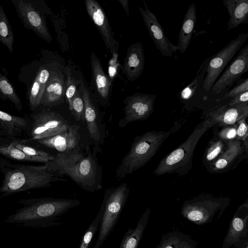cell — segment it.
I'll list each match as a JSON object with an SVG mask.
<instances>
[{
	"label": "cell",
	"instance_id": "1",
	"mask_svg": "<svg viewBox=\"0 0 248 248\" xmlns=\"http://www.w3.org/2000/svg\"><path fill=\"white\" fill-rule=\"evenodd\" d=\"M100 149L97 146L93 151L88 146L84 149L79 146L58 154L46 163L49 170L58 175H66L83 189L94 192L102 188V168L96 157Z\"/></svg>",
	"mask_w": 248,
	"mask_h": 248
},
{
	"label": "cell",
	"instance_id": "2",
	"mask_svg": "<svg viewBox=\"0 0 248 248\" xmlns=\"http://www.w3.org/2000/svg\"><path fill=\"white\" fill-rule=\"evenodd\" d=\"M23 207L4 220L32 228H45L60 225V217L70 209L80 205L77 199L45 197L22 199Z\"/></svg>",
	"mask_w": 248,
	"mask_h": 248
},
{
	"label": "cell",
	"instance_id": "3",
	"mask_svg": "<svg viewBox=\"0 0 248 248\" xmlns=\"http://www.w3.org/2000/svg\"><path fill=\"white\" fill-rule=\"evenodd\" d=\"M0 170L3 174L0 187L2 196L49 187L54 182L66 181L49 170L46 163L39 166L15 164L1 158Z\"/></svg>",
	"mask_w": 248,
	"mask_h": 248
},
{
	"label": "cell",
	"instance_id": "4",
	"mask_svg": "<svg viewBox=\"0 0 248 248\" xmlns=\"http://www.w3.org/2000/svg\"><path fill=\"white\" fill-rule=\"evenodd\" d=\"M174 125L169 131L147 132L135 137L127 154L116 170V177L123 178L144 166L155 155L162 144L179 128Z\"/></svg>",
	"mask_w": 248,
	"mask_h": 248
},
{
	"label": "cell",
	"instance_id": "5",
	"mask_svg": "<svg viewBox=\"0 0 248 248\" xmlns=\"http://www.w3.org/2000/svg\"><path fill=\"white\" fill-rule=\"evenodd\" d=\"M216 124L210 118L200 123L186 140L163 158L154 171L156 176L164 174H177L183 176L192 167V160L197 144L203 135Z\"/></svg>",
	"mask_w": 248,
	"mask_h": 248
},
{
	"label": "cell",
	"instance_id": "6",
	"mask_svg": "<svg viewBox=\"0 0 248 248\" xmlns=\"http://www.w3.org/2000/svg\"><path fill=\"white\" fill-rule=\"evenodd\" d=\"M41 55L23 66L18 74V80L26 87V96L31 110L33 111L41 104L46 85L48 80L52 51L42 49Z\"/></svg>",
	"mask_w": 248,
	"mask_h": 248
},
{
	"label": "cell",
	"instance_id": "7",
	"mask_svg": "<svg viewBox=\"0 0 248 248\" xmlns=\"http://www.w3.org/2000/svg\"><path fill=\"white\" fill-rule=\"evenodd\" d=\"M130 188L125 182L105 190L102 203V217L98 229V236L93 248H99L113 231L126 203Z\"/></svg>",
	"mask_w": 248,
	"mask_h": 248
},
{
	"label": "cell",
	"instance_id": "8",
	"mask_svg": "<svg viewBox=\"0 0 248 248\" xmlns=\"http://www.w3.org/2000/svg\"><path fill=\"white\" fill-rule=\"evenodd\" d=\"M228 197H215L210 194L201 195L186 201L181 208L183 216L190 221L203 225L215 217H220L229 205Z\"/></svg>",
	"mask_w": 248,
	"mask_h": 248
},
{
	"label": "cell",
	"instance_id": "9",
	"mask_svg": "<svg viewBox=\"0 0 248 248\" xmlns=\"http://www.w3.org/2000/svg\"><path fill=\"white\" fill-rule=\"evenodd\" d=\"M11 2L26 29L31 30L47 42H52L46 18L50 11L43 0H12Z\"/></svg>",
	"mask_w": 248,
	"mask_h": 248
},
{
	"label": "cell",
	"instance_id": "10",
	"mask_svg": "<svg viewBox=\"0 0 248 248\" xmlns=\"http://www.w3.org/2000/svg\"><path fill=\"white\" fill-rule=\"evenodd\" d=\"M248 38V32L239 34L220 50L205 60V76L202 85L206 92L210 91L215 81L245 44Z\"/></svg>",
	"mask_w": 248,
	"mask_h": 248
},
{
	"label": "cell",
	"instance_id": "11",
	"mask_svg": "<svg viewBox=\"0 0 248 248\" xmlns=\"http://www.w3.org/2000/svg\"><path fill=\"white\" fill-rule=\"evenodd\" d=\"M32 123L30 140H39L53 137L69 127L70 124L59 113L49 108L42 109L32 115Z\"/></svg>",
	"mask_w": 248,
	"mask_h": 248
},
{
	"label": "cell",
	"instance_id": "12",
	"mask_svg": "<svg viewBox=\"0 0 248 248\" xmlns=\"http://www.w3.org/2000/svg\"><path fill=\"white\" fill-rule=\"evenodd\" d=\"M65 63L57 54L52 52L49 76L43 95L41 106L51 108L63 102L65 77Z\"/></svg>",
	"mask_w": 248,
	"mask_h": 248
},
{
	"label": "cell",
	"instance_id": "13",
	"mask_svg": "<svg viewBox=\"0 0 248 248\" xmlns=\"http://www.w3.org/2000/svg\"><path fill=\"white\" fill-rule=\"evenodd\" d=\"M84 102V121L86 122L87 130L95 145L104 144L106 137L98 102L84 79L80 85Z\"/></svg>",
	"mask_w": 248,
	"mask_h": 248
},
{
	"label": "cell",
	"instance_id": "14",
	"mask_svg": "<svg viewBox=\"0 0 248 248\" xmlns=\"http://www.w3.org/2000/svg\"><path fill=\"white\" fill-rule=\"evenodd\" d=\"M156 97L154 94L139 93L126 97L123 101L124 116L119 121V126L124 127L130 123L148 119L155 110Z\"/></svg>",
	"mask_w": 248,
	"mask_h": 248
},
{
	"label": "cell",
	"instance_id": "15",
	"mask_svg": "<svg viewBox=\"0 0 248 248\" xmlns=\"http://www.w3.org/2000/svg\"><path fill=\"white\" fill-rule=\"evenodd\" d=\"M248 71V44L239 51L230 64L222 72L210 91L214 94L228 92L240 77Z\"/></svg>",
	"mask_w": 248,
	"mask_h": 248
},
{
	"label": "cell",
	"instance_id": "16",
	"mask_svg": "<svg viewBox=\"0 0 248 248\" xmlns=\"http://www.w3.org/2000/svg\"><path fill=\"white\" fill-rule=\"evenodd\" d=\"M248 140L235 139L228 141L223 154L206 169L211 173L226 172L234 169L248 154Z\"/></svg>",
	"mask_w": 248,
	"mask_h": 248
},
{
	"label": "cell",
	"instance_id": "17",
	"mask_svg": "<svg viewBox=\"0 0 248 248\" xmlns=\"http://www.w3.org/2000/svg\"><path fill=\"white\" fill-rule=\"evenodd\" d=\"M92 79L89 87L98 104L104 107L109 105L111 81L105 73L99 58L93 52L90 54Z\"/></svg>",
	"mask_w": 248,
	"mask_h": 248
},
{
	"label": "cell",
	"instance_id": "18",
	"mask_svg": "<svg viewBox=\"0 0 248 248\" xmlns=\"http://www.w3.org/2000/svg\"><path fill=\"white\" fill-rule=\"evenodd\" d=\"M85 3L87 12L100 32L107 50L112 55L117 54L118 43L114 37L104 9L95 0H85Z\"/></svg>",
	"mask_w": 248,
	"mask_h": 248
},
{
	"label": "cell",
	"instance_id": "19",
	"mask_svg": "<svg viewBox=\"0 0 248 248\" xmlns=\"http://www.w3.org/2000/svg\"><path fill=\"white\" fill-rule=\"evenodd\" d=\"M143 1L145 8L139 7V10L156 47L164 56L171 57L173 54H175L178 50L177 46L174 45L169 40L155 15L148 8L144 0Z\"/></svg>",
	"mask_w": 248,
	"mask_h": 248
},
{
	"label": "cell",
	"instance_id": "20",
	"mask_svg": "<svg viewBox=\"0 0 248 248\" xmlns=\"http://www.w3.org/2000/svg\"><path fill=\"white\" fill-rule=\"evenodd\" d=\"M248 234V203L246 201L236 210L230 223L222 248L236 246Z\"/></svg>",
	"mask_w": 248,
	"mask_h": 248
},
{
	"label": "cell",
	"instance_id": "21",
	"mask_svg": "<svg viewBox=\"0 0 248 248\" xmlns=\"http://www.w3.org/2000/svg\"><path fill=\"white\" fill-rule=\"evenodd\" d=\"M79 127L74 124L70 125L65 131L53 137L38 140V142L47 147L54 149L60 153H65L78 148L80 140Z\"/></svg>",
	"mask_w": 248,
	"mask_h": 248
},
{
	"label": "cell",
	"instance_id": "22",
	"mask_svg": "<svg viewBox=\"0 0 248 248\" xmlns=\"http://www.w3.org/2000/svg\"><path fill=\"white\" fill-rule=\"evenodd\" d=\"M145 64L144 49L140 42L132 44L127 48L122 66V72L126 78L134 81L142 74Z\"/></svg>",
	"mask_w": 248,
	"mask_h": 248
},
{
	"label": "cell",
	"instance_id": "23",
	"mask_svg": "<svg viewBox=\"0 0 248 248\" xmlns=\"http://www.w3.org/2000/svg\"><path fill=\"white\" fill-rule=\"evenodd\" d=\"M212 118L216 124L222 126L236 124L248 116V102L232 106L228 105L218 108L212 112Z\"/></svg>",
	"mask_w": 248,
	"mask_h": 248
},
{
	"label": "cell",
	"instance_id": "24",
	"mask_svg": "<svg viewBox=\"0 0 248 248\" xmlns=\"http://www.w3.org/2000/svg\"><path fill=\"white\" fill-rule=\"evenodd\" d=\"M222 4L229 16L228 31L248 23V0H223Z\"/></svg>",
	"mask_w": 248,
	"mask_h": 248
},
{
	"label": "cell",
	"instance_id": "25",
	"mask_svg": "<svg viewBox=\"0 0 248 248\" xmlns=\"http://www.w3.org/2000/svg\"><path fill=\"white\" fill-rule=\"evenodd\" d=\"M64 73L65 77L64 98L71 108L72 99L82 82L85 79L80 68L71 60L65 65Z\"/></svg>",
	"mask_w": 248,
	"mask_h": 248
},
{
	"label": "cell",
	"instance_id": "26",
	"mask_svg": "<svg viewBox=\"0 0 248 248\" xmlns=\"http://www.w3.org/2000/svg\"><path fill=\"white\" fill-rule=\"evenodd\" d=\"M196 7L194 3L188 8L185 15L178 38V50L184 53L191 40L197 20Z\"/></svg>",
	"mask_w": 248,
	"mask_h": 248
},
{
	"label": "cell",
	"instance_id": "27",
	"mask_svg": "<svg viewBox=\"0 0 248 248\" xmlns=\"http://www.w3.org/2000/svg\"><path fill=\"white\" fill-rule=\"evenodd\" d=\"M151 209L147 208L134 228L125 232L119 248H138L147 226Z\"/></svg>",
	"mask_w": 248,
	"mask_h": 248
},
{
	"label": "cell",
	"instance_id": "28",
	"mask_svg": "<svg viewBox=\"0 0 248 248\" xmlns=\"http://www.w3.org/2000/svg\"><path fill=\"white\" fill-rule=\"evenodd\" d=\"M157 248H199L197 241L178 231L168 232L161 237Z\"/></svg>",
	"mask_w": 248,
	"mask_h": 248
},
{
	"label": "cell",
	"instance_id": "29",
	"mask_svg": "<svg viewBox=\"0 0 248 248\" xmlns=\"http://www.w3.org/2000/svg\"><path fill=\"white\" fill-rule=\"evenodd\" d=\"M0 124L7 134L15 136L21 134L27 128L28 121L25 118L15 116L0 110Z\"/></svg>",
	"mask_w": 248,
	"mask_h": 248
},
{
	"label": "cell",
	"instance_id": "30",
	"mask_svg": "<svg viewBox=\"0 0 248 248\" xmlns=\"http://www.w3.org/2000/svg\"><path fill=\"white\" fill-rule=\"evenodd\" d=\"M214 137L209 141L203 155L202 162L207 168L214 163L225 150L228 141L221 139L217 134V130L215 129Z\"/></svg>",
	"mask_w": 248,
	"mask_h": 248
},
{
	"label": "cell",
	"instance_id": "31",
	"mask_svg": "<svg viewBox=\"0 0 248 248\" xmlns=\"http://www.w3.org/2000/svg\"><path fill=\"white\" fill-rule=\"evenodd\" d=\"M0 98L8 100L15 106L18 110L23 109L21 99L15 89L6 77L0 73Z\"/></svg>",
	"mask_w": 248,
	"mask_h": 248
},
{
	"label": "cell",
	"instance_id": "32",
	"mask_svg": "<svg viewBox=\"0 0 248 248\" xmlns=\"http://www.w3.org/2000/svg\"><path fill=\"white\" fill-rule=\"evenodd\" d=\"M0 42L5 46L9 52H13L14 36L12 27L3 8L0 5Z\"/></svg>",
	"mask_w": 248,
	"mask_h": 248
},
{
	"label": "cell",
	"instance_id": "33",
	"mask_svg": "<svg viewBox=\"0 0 248 248\" xmlns=\"http://www.w3.org/2000/svg\"><path fill=\"white\" fill-rule=\"evenodd\" d=\"M0 154L8 158L19 161L45 163L50 162L48 159L45 158L28 155L11 144L7 146L0 145Z\"/></svg>",
	"mask_w": 248,
	"mask_h": 248
},
{
	"label": "cell",
	"instance_id": "34",
	"mask_svg": "<svg viewBox=\"0 0 248 248\" xmlns=\"http://www.w3.org/2000/svg\"><path fill=\"white\" fill-rule=\"evenodd\" d=\"M103 206L101 205L100 210L95 217L83 234L79 248H90L93 239L96 232L98 231L103 216Z\"/></svg>",
	"mask_w": 248,
	"mask_h": 248
},
{
	"label": "cell",
	"instance_id": "35",
	"mask_svg": "<svg viewBox=\"0 0 248 248\" xmlns=\"http://www.w3.org/2000/svg\"><path fill=\"white\" fill-rule=\"evenodd\" d=\"M10 144L30 156L45 158L48 159L50 162L55 158L54 156L47 152L28 146L19 141H14Z\"/></svg>",
	"mask_w": 248,
	"mask_h": 248
},
{
	"label": "cell",
	"instance_id": "36",
	"mask_svg": "<svg viewBox=\"0 0 248 248\" xmlns=\"http://www.w3.org/2000/svg\"><path fill=\"white\" fill-rule=\"evenodd\" d=\"M84 108L83 99L79 86L72 99L69 109L76 121L84 120Z\"/></svg>",
	"mask_w": 248,
	"mask_h": 248
},
{
	"label": "cell",
	"instance_id": "37",
	"mask_svg": "<svg viewBox=\"0 0 248 248\" xmlns=\"http://www.w3.org/2000/svg\"><path fill=\"white\" fill-rule=\"evenodd\" d=\"M237 124L231 126H223L221 131L217 130L219 137L225 141H229L236 138Z\"/></svg>",
	"mask_w": 248,
	"mask_h": 248
},
{
	"label": "cell",
	"instance_id": "38",
	"mask_svg": "<svg viewBox=\"0 0 248 248\" xmlns=\"http://www.w3.org/2000/svg\"><path fill=\"white\" fill-rule=\"evenodd\" d=\"M248 91V78L245 79L241 83L228 91L224 96V98H232L234 96Z\"/></svg>",
	"mask_w": 248,
	"mask_h": 248
},
{
	"label": "cell",
	"instance_id": "39",
	"mask_svg": "<svg viewBox=\"0 0 248 248\" xmlns=\"http://www.w3.org/2000/svg\"><path fill=\"white\" fill-rule=\"evenodd\" d=\"M248 126L246 119H243L238 122L236 127V139L244 141L248 140Z\"/></svg>",
	"mask_w": 248,
	"mask_h": 248
},
{
	"label": "cell",
	"instance_id": "40",
	"mask_svg": "<svg viewBox=\"0 0 248 248\" xmlns=\"http://www.w3.org/2000/svg\"><path fill=\"white\" fill-rule=\"evenodd\" d=\"M248 102V91L242 93L230 99L227 104L232 106Z\"/></svg>",
	"mask_w": 248,
	"mask_h": 248
},
{
	"label": "cell",
	"instance_id": "41",
	"mask_svg": "<svg viewBox=\"0 0 248 248\" xmlns=\"http://www.w3.org/2000/svg\"><path fill=\"white\" fill-rule=\"evenodd\" d=\"M118 1H119L122 6H123V8L124 9V11L126 13L127 16L129 15V5H128V2L127 0H117Z\"/></svg>",
	"mask_w": 248,
	"mask_h": 248
},
{
	"label": "cell",
	"instance_id": "42",
	"mask_svg": "<svg viewBox=\"0 0 248 248\" xmlns=\"http://www.w3.org/2000/svg\"><path fill=\"white\" fill-rule=\"evenodd\" d=\"M244 248H248V243L246 245V246L244 247Z\"/></svg>",
	"mask_w": 248,
	"mask_h": 248
},
{
	"label": "cell",
	"instance_id": "43",
	"mask_svg": "<svg viewBox=\"0 0 248 248\" xmlns=\"http://www.w3.org/2000/svg\"><path fill=\"white\" fill-rule=\"evenodd\" d=\"M1 127H2V126H1V125H0V131L1 130H2Z\"/></svg>",
	"mask_w": 248,
	"mask_h": 248
}]
</instances>
